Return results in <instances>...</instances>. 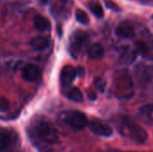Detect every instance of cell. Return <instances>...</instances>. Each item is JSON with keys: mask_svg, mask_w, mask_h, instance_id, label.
<instances>
[{"mask_svg": "<svg viewBox=\"0 0 153 152\" xmlns=\"http://www.w3.org/2000/svg\"><path fill=\"white\" fill-rule=\"evenodd\" d=\"M115 92L120 99H128L134 96V88L131 74L126 69H121L115 73Z\"/></svg>", "mask_w": 153, "mask_h": 152, "instance_id": "obj_1", "label": "cell"}, {"mask_svg": "<svg viewBox=\"0 0 153 152\" xmlns=\"http://www.w3.org/2000/svg\"><path fill=\"white\" fill-rule=\"evenodd\" d=\"M32 133L35 138L47 144H54L59 141L58 133L56 127L49 121L43 118L34 123Z\"/></svg>", "mask_w": 153, "mask_h": 152, "instance_id": "obj_2", "label": "cell"}, {"mask_svg": "<svg viewBox=\"0 0 153 152\" xmlns=\"http://www.w3.org/2000/svg\"><path fill=\"white\" fill-rule=\"evenodd\" d=\"M123 125H124V130L126 133L136 143L143 144L148 139V133L145 131L144 128H143L141 125H138L136 124H134L126 117L123 119Z\"/></svg>", "mask_w": 153, "mask_h": 152, "instance_id": "obj_3", "label": "cell"}, {"mask_svg": "<svg viewBox=\"0 0 153 152\" xmlns=\"http://www.w3.org/2000/svg\"><path fill=\"white\" fill-rule=\"evenodd\" d=\"M64 121L75 130H82L89 125V120L85 114L80 111H67L62 116Z\"/></svg>", "mask_w": 153, "mask_h": 152, "instance_id": "obj_4", "label": "cell"}, {"mask_svg": "<svg viewBox=\"0 0 153 152\" xmlns=\"http://www.w3.org/2000/svg\"><path fill=\"white\" fill-rule=\"evenodd\" d=\"M89 39V35L86 31L83 30H76L72 38H71V43H70V48L72 54L76 56L78 54L81 53L82 48L84 47L85 44L87 43Z\"/></svg>", "mask_w": 153, "mask_h": 152, "instance_id": "obj_5", "label": "cell"}, {"mask_svg": "<svg viewBox=\"0 0 153 152\" xmlns=\"http://www.w3.org/2000/svg\"><path fill=\"white\" fill-rule=\"evenodd\" d=\"M134 50L143 57L153 61V37L147 40H138L135 42Z\"/></svg>", "mask_w": 153, "mask_h": 152, "instance_id": "obj_6", "label": "cell"}, {"mask_svg": "<svg viewBox=\"0 0 153 152\" xmlns=\"http://www.w3.org/2000/svg\"><path fill=\"white\" fill-rule=\"evenodd\" d=\"M76 75H77V72L74 66L65 65L62 69L60 73V82L62 86L64 88H67L70 85H72V83L75 80Z\"/></svg>", "mask_w": 153, "mask_h": 152, "instance_id": "obj_7", "label": "cell"}, {"mask_svg": "<svg viewBox=\"0 0 153 152\" xmlns=\"http://www.w3.org/2000/svg\"><path fill=\"white\" fill-rule=\"evenodd\" d=\"M90 128L93 133L99 136L109 137L113 134L112 128L99 120H92L91 122H90Z\"/></svg>", "mask_w": 153, "mask_h": 152, "instance_id": "obj_8", "label": "cell"}, {"mask_svg": "<svg viewBox=\"0 0 153 152\" xmlns=\"http://www.w3.org/2000/svg\"><path fill=\"white\" fill-rule=\"evenodd\" d=\"M40 74H41L40 69L33 64L26 65L22 71V77L28 82H34L38 80Z\"/></svg>", "mask_w": 153, "mask_h": 152, "instance_id": "obj_9", "label": "cell"}, {"mask_svg": "<svg viewBox=\"0 0 153 152\" xmlns=\"http://www.w3.org/2000/svg\"><path fill=\"white\" fill-rule=\"evenodd\" d=\"M116 34L123 39H131L134 37L135 31L132 23L128 22H123L118 24L116 29Z\"/></svg>", "mask_w": 153, "mask_h": 152, "instance_id": "obj_10", "label": "cell"}, {"mask_svg": "<svg viewBox=\"0 0 153 152\" xmlns=\"http://www.w3.org/2000/svg\"><path fill=\"white\" fill-rule=\"evenodd\" d=\"M136 56H137V54H136L135 50L131 48L130 47L126 46L122 48L120 56H119V60L124 65H131L133 62H134Z\"/></svg>", "mask_w": 153, "mask_h": 152, "instance_id": "obj_11", "label": "cell"}, {"mask_svg": "<svg viewBox=\"0 0 153 152\" xmlns=\"http://www.w3.org/2000/svg\"><path fill=\"white\" fill-rule=\"evenodd\" d=\"M87 54H88V56L91 59L98 60V59H100V58L103 57V56H104V48L99 43H92L88 47Z\"/></svg>", "mask_w": 153, "mask_h": 152, "instance_id": "obj_12", "label": "cell"}, {"mask_svg": "<svg viewBox=\"0 0 153 152\" xmlns=\"http://www.w3.org/2000/svg\"><path fill=\"white\" fill-rule=\"evenodd\" d=\"M49 45V41L46 37L43 36H38L34 37L30 40V46L38 51H42L46 49Z\"/></svg>", "mask_w": 153, "mask_h": 152, "instance_id": "obj_13", "label": "cell"}, {"mask_svg": "<svg viewBox=\"0 0 153 152\" xmlns=\"http://www.w3.org/2000/svg\"><path fill=\"white\" fill-rule=\"evenodd\" d=\"M33 23H34V26L37 30H40V31H45V30H48L49 28H50V22L49 21L40 15V14H38L34 17L33 19Z\"/></svg>", "mask_w": 153, "mask_h": 152, "instance_id": "obj_14", "label": "cell"}, {"mask_svg": "<svg viewBox=\"0 0 153 152\" xmlns=\"http://www.w3.org/2000/svg\"><path fill=\"white\" fill-rule=\"evenodd\" d=\"M89 8L91 12L97 17V18H102L104 16V11L101 6V4L97 1H91L89 3Z\"/></svg>", "mask_w": 153, "mask_h": 152, "instance_id": "obj_15", "label": "cell"}, {"mask_svg": "<svg viewBox=\"0 0 153 152\" xmlns=\"http://www.w3.org/2000/svg\"><path fill=\"white\" fill-rule=\"evenodd\" d=\"M66 97L70 100H73L74 102H82L83 101V95H82V91L78 88L71 89L66 93Z\"/></svg>", "mask_w": 153, "mask_h": 152, "instance_id": "obj_16", "label": "cell"}, {"mask_svg": "<svg viewBox=\"0 0 153 152\" xmlns=\"http://www.w3.org/2000/svg\"><path fill=\"white\" fill-rule=\"evenodd\" d=\"M75 17H76V20L82 23V24H89L90 22V18L88 16V14L82 9H78L75 13Z\"/></svg>", "mask_w": 153, "mask_h": 152, "instance_id": "obj_17", "label": "cell"}, {"mask_svg": "<svg viewBox=\"0 0 153 152\" xmlns=\"http://www.w3.org/2000/svg\"><path fill=\"white\" fill-rule=\"evenodd\" d=\"M11 143V137L5 133H0V151L8 148Z\"/></svg>", "mask_w": 153, "mask_h": 152, "instance_id": "obj_18", "label": "cell"}, {"mask_svg": "<svg viewBox=\"0 0 153 152\" xmlns=\"http://www.w3.org/2000/svg\"><path fill=\"white\" fill-rule=\"evenodd\" d=\"M140 112L143 116H144L149 121L153 122V105H147L143 107Z\"/></svg>", "mask_w": 153, "mask_h": 152, "instance_id": "obj_19", "label": "cell"}, {"mask_svg": "<svg viewBox=\"0 0 153 152\" xmlns=\"http://www.w3.org/2000/svg\"><path fill=\"white\" fill-rule=\"evenodd\" d=\"M106 81L102 78H98L96 79L95 81V86L97 88V90L100 91V92H104L105 90H106Z\"/></svg>", "mask_w": 153, "mask_h": 152, "instance_id": "obj_20", "label": "cell"}, {"mask_svg": "<svg viewBox=\"0 0 153 152\" xmlns=\"http://www.w3.org/2000/svg\"><path fill=\"white\" fill-rule=\"evenodd\" d=\"M9 107L10 101L4 97H0V111H5L9 108Z\"/></svg>", "mask_w": 153, "mask_h": 152, "instance_id": "obj_21", "label": "cell"}, {"mask_svg": "<svg viewBox=\"0 0 153 152\" xmlns=\"http://www.w3.org/2000/svg\"><path fill=\"white\" fill-rule=\"evenodd\" d=\"M104 2H105V4H106V6L108 8H109V9H111L113 11H117V12L120 10L118 5L116 3H114L113 1H111V0H104Z\"/></svg>", "mask_w": 153, "mask_h": 152, "instance_id": "obj_22", "label": "cell"}, {"mask_svg": "<svg viewBox=\"0 0 153 152\" xmlns=\"http://www.w3.org/2000/svg\"><path fill=\"white\" fill-rule=\"evenodd\" d=\"M89 99L91 100V101H94L96 99H97V96H96V93L94 92V91H92V90H91L90 92H89Z\"/></svg>", "mask_w": 153, "mask_h": 152, "instance_id": "obj_23", "label": "cell"}, {"mask_svg": "<svg viewBox=\"0 0 153 152\" xmlns=\"http://www.w3.org/2000/svg\"><path fill=\"white\" fill-rule=\"evenodd\" d=\"M76 72H77V74H79L80 76H83L84 75V69L82 67H79L76 70Z\"/></svg>", "mask_w": 153, "mask_h": 152, "instance_id": "obj_24", "label": "cell"}, {"mask_svg": "<svg viewBox=\"0 0 153 152\" xmlns=\"http://www.w3.org/2000/svg\"><path fill=\"white\" fill-rule=\"evenodd\" d=\"M126 152H135V151H126Z\"/></svg>", "mask_w": 153, "mask_h": 152, "instance_id": "obj_25", "label": "cell"}, {"mask_svg": "<svg viewBox=\"0 0 153 152\" xmlns=\"http://www.w3.org/2000/svg\"><path fill=\"white\" fill-rule=\"evenodd\" d=\"M152 19H153V15H152Z\"/></svg>", "mask_w": 153, "mask_h": 152, "instance_id": "obj_26", "label": "cell"}]
</instances>
